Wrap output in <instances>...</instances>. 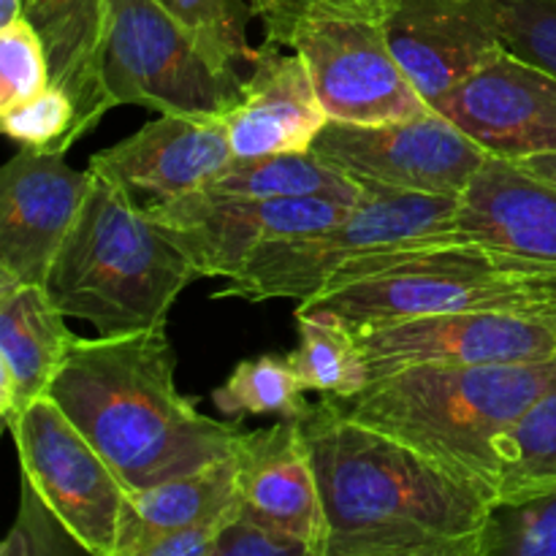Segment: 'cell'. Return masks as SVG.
I'll use <instances>...</instances> for the list:
<instances>
[{
    "instance_id": "7a4b0ae2",
    "label": "cell",
    "mask_w": 556,
    "mask_h": 556,
    "mask_svg": "<svg viewBox=\"0 0 556 556\" xmlns=\"http://www.w3.org/2000/svg\"><path fill=\"white\" fill-rule=\"evenodd\" d=\"M326 535L318 556H424L481 535L494 503L326 396L302 416Z\"/></svg>"
},
{
    "instance_id": "52a82bcc",
    "label": "cell",
    "mask_w": 556,
    "mask_h": 556,
    "mask_svg": "<svg viewBox=\"0 0 556 556\" xmlns=\"http://www.w3.org/2000/svg\"><path fill=\"white\" fill-rule=\"evenodd\" d=\"M103 81L109 103L157 114H228L242 81L206 58L155 0H109Z\"/></svg>"
},
{
    "instance_id": "f546056e",
    "label": "cell",
    "mask_w": 556,
    "mask_h": 556,
    "mask_svg": "<svg viewBox=\"0 0 556 556\" xmlns=\"http://www.w3.org/2000/svg\"><path fill=\"white\" fill-rule=\"evenodd\" d=\"M0 123H3V134L16 144L30 147V150L68 152L74 144L76 109L58 85H49L30 101L3 109Z\"/></svg>"
},
{
    "instance_id": "277c9868",
    "label": "cell",
    "mask_w": 556,
    "mask_h": 556,
    "mask_svg": "<svg viewBox=\"0 0 556 556\" xmlns=\"http://www.w3.org/2000/svg\"><path fill=\"white\" fill-rule=\"evenodd\" d=\"M299 307H326L356 331L438 313H492L556 331V264L478 242L421 239L348 264Z\"/></svg>"
},
{
    "instance_id": "74e56055",
    "label": "cell",
    "mask_w": 556,
    "mask_h": 556,
    "mask_svg": "<svg viewBox=\"0 0 556 556\" xmlns=\"http://www.w3.org/2000/svg\"><path fill=\"white\" fill-rule=\"evenodd\" d=\"M22 14V0H0V25H9Z\"/></svg>"
},
{
    "instance_id": "3957f363",
    "label": "cell",
    "mask_w": 556,
    "mask_h": 556,
    "mask_svg": "<svg viewBox=\"0 0 556 556\" xmlns=\"http://www.w3.org/2000/svg\"><path fill=\"white\" fill-rule=\"evenodd\" d=\"M556 386V356L481 367H410L337 400L362 427L407 445L497 508L500 440Z\"/></svg>"
},
{
    "instance_id": "d6a6232c",
    "label": "cell",
    "mask_w": 556,
    "mask_h": 556,
    "mask_svg": "<svg viewBox=\"0 0 556 556\" xmlns=\"http://www.w3.org/2000/svg\"><path fill=\"white\" fill-rule=\"evenodd\" d=\"M85 554L79 543L60 527L47 510V505L38 500V494L22 481L20 486V508H16L14 525L5 535L0 556H79Z\"/></svg>"
},
{
    "instance_id": "6da1fadb",
    "label": "cell",
    "mask_w": 556,
    "mask_h": 556,
    "mask_svg": "<svg viewBox=\"0 0 556 556\" xmlns=\"http://www.w3.org/2000/svg\"><path fill=\"white\" fill-rule=\"evenodd\" d=\"M49 396L128 494L231 459L242 434L179 394L166 324L76 340Z\"/></svg>"
},
{
    "instance_id": "44dd1931",
    "label": "cell",
    "mask_w": 556,
    "mask_h": 556,
    "mask_svg": "<svg viewBox=\"0 0 556 556\" xmlns=\"http://www.w3.org/2000/svg\"><path fill=\"white\" fill-rule=\"evenodd\" d=\"M22 16L47 49L52 85L74 101V141L112 109L103 81L109 0H22Z\"/></svg>"
},
{
    "instance_id": "e575fe53",
    "label": "cell",
    "mask_w": 556,
    "mask_h": 556,
    "mask_svg": "<svg viewBox=\"0 0 556 556\" xmlns=\"http://www.w3.org/2000/svg\"><path fill=\"white\" fill-rule=\"evenodd\" d=\"M228 525H231V521H226V525H204L188 532H177V535L166 538V541H157L155 546L130 556H210L217 535H220Z\"/></svg>"
},
{
    "instance_id": "8d00e7d4",
    "label": "cell",
    "mask_w": 556,
    "mask_h": 556,
    "mask_svg": "<svg viewBox=\"0 0 556 556\" xmlns=\"http://www.w3.org/2000/svg\"><path fill=\"white\" fill-rule=\"evenodd\" d=\"M424 556H486V530L481 535L470 538L465 543H456V546L440 548V552L424 554Z\"/></svg>"
},
{
    "instance_id": "1f68e13d",
    "label": "cell",
    "mask_w": 556,
    "mask_h": 556,
    "mask_svg": "<svg viewBox=\"0 0 556 556\" xmlns=\"http://www.w3.org/2000/svg\"><path fill=\"white\" fill-rule=\"evenodd\" d=\"M510 54L556 76V0H492Z\"/></svg>"
},
{
    "instance_id": "4316f807",
    "label": "cell",
    "mask_w": 556,
    "mask_h": 556,
    "mask_svg": "<svg viewBox=\"0 0 556 556\" xmlns=\"http://www.w3.org/2000/svg\"><path fill=\"white\" fill-rule=\"evenodd\" d=\"M177 25L190 33L201 52L223 71L237 74L239 63H255L258 49H250V0H155Z\"/></svg>"
},
{
    "instance_id": "836d02e7",
    "label": "cell",
    "mask_w": 556,
    "mask_h": 556,
    "mask_svg": "<svg viewBox=\"0 0 556 556\" xmlns=\"http://www.w3.org/2000/svg\"><path fill=\"white\" fill-rule=\"evenodd\" d=\"M210 556H315V552L293 538L277 535V532L250 525L242 516H237L217 535Z\"/></svg>"
},
{
    "instance_id": "8992f818",
    "label": "cell",
    "mask_w": 556,
    "mask_h": 556,
    "mask_svg": "<svg viewBox=\"0 0 556 556\" xmlns=\"http://www.w3.org/2000/svg\"><path fill=\"white\" fill-rule=\"evenodd\" d=\"M459 199L364 188L358 204L331 226L304 237L264 244L217 296L244 302L318 296L348 264L405 242L440 239L451 231Z\"/></svg>"
},
{
    "instance_id": "4fadbf2b",
    "label": "cell",
    "mask_w": 556,
    "mask_h": 556,
    "mask_svg": "<svg viewBox=\"0 0 556 556\" xmlns=\"http://www.w3.org/2000/svg\"><path fill=\"white\" fill-rule=\"evenodd\" d=\"M90 188V166L79 172L65 152L22 147L0 177V275L47 286Z\"/></svg>"
},
{
    "instance_id": "603a6c76",
    "label": "cell",
    "mask_w": 556,
    "mask_h": 556,
    "mask_svg": "<svg viewBox=\"0 0 556 556\" xmlns=\"http://www.w3.org/2000/svg\"><path fill=\"white\" fill-rule=\"evenodd\" d=\"M204 190L233 199H326L342 206L358 204L364 195L356 179L342 174L313 150L231 157V163Z\"/></svg>"
},
{
    "instance_id": "ac0fdd59",
    "label": "cell",
    "mask_w": 556,
    "mask_h": 556,
    "mask_svg": "<svg viewBox=\"0 0 556 556\" xmlns=\"http://www.w3.org/2000/svg\"><path fill=\"white\" fill-rule=\"evenodd\" d=\"M329 125L304 60L291 49H258L253 74L242 81L237 106L226 114L233 157L309 152Z\"/></svg>"
},
{
    "instance_id": "83f0119b",
    "label": "cell",
    "mask_w": 556,
    "mask_h": 556,
    "mask_svg": "<svg viewBox=\"0 0 556 556\" xmlns=\"http://www.w3.org/2000/svg\"><path fill=\"white\" fill-rule=\"evenodd\" d=\"M253 16L264 22L269 47L291 49L293 36L313 20L386 22L400 0H250Z\"/></svg>"
},
{
    "instance_id": "484cf974",
    "label": "cell",
    "mask_w": 556,
    "mask_h": 556,
    "mask_svg": "<svg viewBox=\"0 0 556 556\" xmlns=\"http://www.w3.org/2000/svg\"><path fill=\"white\" fill-rule=\"evenodd\" d=\"M212 402L233 421L248 416L302 418L309 410L291 356L280 353H264L239 362L226 383L212 394Z\"/></svg>"
},
{
    "instance_id": "9a60e30c",
    "label": "cell",
    "mask_w": 556,
    "mask_h": 556,
    "mask_svg": "<svg viewBox=\"0 0 556 556\" xmlns=\"http://www.w3.org/2000/svg\"><path fill=\"white\" fill-rule=\"evenodd\" d=\"M226 114H161L90 157V168L141 206L204 190L231 163Z\"/></svg>"
},
{
    "instance_id": "f1b7e54d",
    "label": "cell",
    "mask_w": 556,
    "mask_h": 556,
    "mask_svg": "<svg viewBox=\"0 0 556 556\" xmlns=\"http://www.w3.org/2000/svg\"><path fill=\"white\" fill-rule=\"evenodd\" d=\"M49 85L52 68L36 27L22 14L0 25V112L30 101Z\"/></svg>"
},
{
    "instance_id": "f35d334b",
    "label": "cell",
    "mask_w": 556,
    "mask_h": 556,
    "mask_svg": "<svg viewBox=\"0 0 556 556\" xmlns=\"http://www.w3.org/2000/svg\"><path fill=\"white\" fill-rule=\"evenodd\" d=\"M315 556H318V554H315Z\"/></svg>"
},
{
    "instance_id": "d6986e66",
    "label": "cell",
    "mask_w": 556,
    "mask_h": 556,
    "mask_svg": "<svg viewBox=\"0 0 556 556\" xmlns=\"http://www.w3.org/2000/svg\"><path fill=\"white\" fill-rule=\"evenodd\" d=\"M451 242H478L556 264V185L489 157L459 195Z\"/></svg>"
},
{
    "instance_id": "30bf717a",
    "label": "cell",
    "mask_w": 556,
    "mask_h": 556,
    "mask_svg": "<svg viewBox=\"0 0 556 556\" xmlns=\"http://www.w3.org/2000/svg\"><path fill=\"white\" fill-rule=\"evenodd\" d=\"M331 123L386 125L427 114L429 103L391 52L383 22L313 20L293 36Z\"/></svg>"
},
{
    "instance_id": "4dcf8cb0",
    "label": "cell",
    "mask_w": 556,
    "mask_h": 556,
    "mask_svg": "<svg viewBox=\"0 0 556 556\" xmlns=\"http://www.w3.org/2000/svg\"><path fill=\"white\" fill-rule=\"evenodd\" d=\"M486 556H556V494L494 508Z\"/></svg>"
},
{
    "instance_id": "ffe728a7",
    "label": "cell",
    "mask_w": 556,
    "mask_h": 556,
    "mask_svg": "<svg viewBox=\"0 0 556 556\" xmlns=\"http://www.w3.org/2000/svg\"><path fill=\"white\" fill-rule=\"evenodd\" d=\"M65 318L47 286L0 275V413L9 429L49 396L79 340Z\"/></svg>"
},
{
    "instance_id": "2e32d148",
    "label": "cell",
    "mask_w": 556,
    "mask_h": 556,
    "mask_svg": "<svg viewBox=\"0 0 556 556\" xmlns=\"http://www.w3.org/2000/svg\"><path fill=\"white\" fill-rule=\"evenodd\" d=\"M434 112L500 161L556 152V76L510 52L434 103Z\"/></svg>"
},
{
    "instance_id": "9c48e42d",
    "label": "cell",
    "mask_w": 556,
    "mask_h": 556,
    "mask_svg": "<svg viewBox=\"0 0 556 556\" xmlns=\"http://www.w3.org/2000/svg\"><path fill=\"white\" fill-rule=\"evenodd\" d=\"M313 152L362 188L459 199L489 155L448 117L429 109L421 117L386 125L331 123Z\"/></svg>"
},
{
    "instance_id": "7402d4cb",
    "label": "cell",
    "mask_w": 556,
    "mask_h": 556,
    "mask_svg": "<svg viewBox=\"0 0 556 556\" xmlns=\"http://www.w3.org/2000/svg\"><path fill=\"white\" fill-rule=\"evenodd\" d=\"M239 516V489L233 459L206 470L125 494L117 546L112 556H130L157 541L204 525H226Z\"/></svg>"
},
{
    "instance_id": "7c38bea8",
    "label": "cell",
    "mask_w": 556,
    "mask_h": 556,
    "mask_svg": "<svg viewBox=\"0 0 556 556\" xmlns=\"http://www.w3.org/2000/svg\"><path fill=\"white\" fill-rule=\"evenodd\" d=\"M369 375L383 380L410 367H481L556 356V331L514 315L438 313L358 331Z\"/></svg>"
},
{
    "instance_id": "e0dca14e",
    "label": "cell",
    "mask_w": 556,
    "mask_h": 556,
    "mask_svg": "<svg viewBox=\"0 0 556 556\" xmlns=\"http://www.w3.org/2000/svg\"><path fill=\"white\" fill-rule=\"evenodd\" d=\"M231 459L237 467L239 516L320 554L324 503L302 418H280L269 429L242 432Z\"/></svg>"
},
{
    "instance_id": "5b68a950",
    "label": "cell",
    "mask_w": 556,
    "mask_h": 556,
    "mask_svg": "<svg viewBox=\"0 0 556 556\" xmlns=\"http://www.w3.org/2000/svg\"><path fill=\"white\" fill-rule=\"evenodd\" d=\"M193 280L195 266L144 206L92 172L79 220L49 271L54 304L68 318L87 320L98 337L128 334L166 324L168 309Z\"/></svg>"
},
{
    "instance_id": "8fae6325",
    "label": "cell",
    "mask_w": 556,
    "mask_h": 556,
    "mask_svg": "<svg viewBox=\"0 0 556 556\" xmlns=\"http://www.w3.org/2000/svg\"><path fill=\"white\" fill-rule=\"evenodd\" d=\"M144 210L188 255L199 277L231 280L264 244L320 231L351 206L326 199H233L195 190Z\"/></svg>"
},
{
    "instance_id": "5bb4252c",
    "label": "cell",
    "mask_w": 556,
    "mask_h": 556,
    "mask_svg": "<svg viewBox=\"0 0 556 556\" xmlns=\"http://www.w3.org/2000/svg\"><path fill=\"white\" fill-rule=\"evenodd\" d=\"M383 27L402 71L432 109L508 54L492 0H400Z\"/></svg>"
},
{
    "instance_id": "d4e9b609",
    "label": "cell",
    "mask_w": 556,
    "mask_h": 556,
    "mask_svg": "<svg viewBox=\"0 0 556 556\" xmlns=\"http://www.w3.org/2000/svg\"><path fill=\"white\" fill-rule=\"evenodd\" d=\"M556 494V386L500 440V505Z\"/></svg>"
},
{
    "instance_id": "ba28073f",
    "label": "cell",
    "mask_w": 556,
    "mask_h": 556,
    "mask_svg": "<svg viewBox=\"0 0 556 556\" xmlns=\"http://www.w3.org/2000/svg\"><path fill=\"white\" fill-rule=\"evenodd\" d=\"M22 481L87 556H112L117 546L125 486L90 440L52 396L27 407L9 429Z\"/></svg>"
},
{
    "instance_id": "d590c367",
    "label": "cell",
    "mask_w": 556,
    "mask_h": 556,
    "mask_svg": "<svg viewBox=\"0 0 556 556\" xmlns=\"http://www.w3.org/2000/svg\"><path fill=\"white\" fill-rule=\"evenodd\" d=\"M516 166L525 168L527 174L538 179H546V182L556 185V152H546V155H530L516 161Z\"/></svg>"
},
{
    "instance_id": "cb8c5ba5",
    "label": "cell",
    "mask_w": 556,
    "mask_h": 556,
    "mask_svg": "<svg viewBox=\"0 0 556 556\" xmlns=\"http://www.w3.org/2000/svg\"><path fill=\"white\" fill-rule=\"evenodd\" d=\"M296 320L299 345L288 356L304 391L353 400L372 383L358 331L342 315L326 307H299Z\"/></svg>"
}]
</instances>
